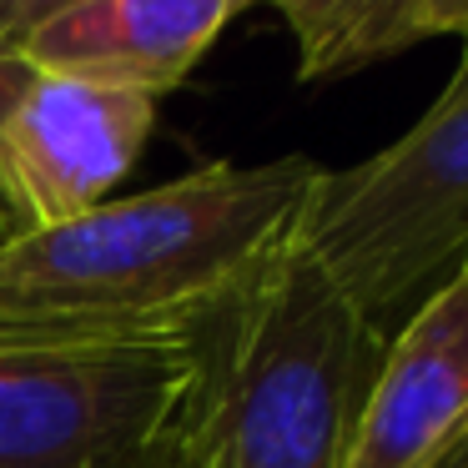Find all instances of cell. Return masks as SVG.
<instances>
[{
    "mask_svg": "<svg viewBox=\"0 0 468 468\" xmlns=\"http://www.w3.org/2000/svg\"><path fill=\"white\" fill-rule=\"evenodd\" d=\"M126 468H217L212 463V423H207V367H202L197 393L186 398V408Z\"/></svg>",
    "mask_w": 468,
    "mask_h": 468,
    "instance_id": "cell-9",
    "label": "cell"
},
{
    "mask_svg": "<svg viewBox=\"0 0 468 468\" xmlns=\"http://www.w3.org/2000/svg\"><path fill=\"white\" fill-rule=\"evenodd\" d=\"M76 5H86V0H0V41L21 46L31 31H41L46 21L76 11Z\"/></svg>",
    "mask_w": 468,
    "mask_h": 468,
    "instance_id": "cell-10",
    "label": "cell"
},
{
    "mask_svg": "<svg viewBox=\"0 0 468 468\" xmlns=\"http://www.w3.org/2000/svg\"><path fill=\"white\" fill-rule=\"evenodd\" d=\"M297 41V76L333 81L428 41L423 0H267Z\"/></svg>",
    "mask_w": 468,
    "mask_h": 468,
    "instance_id": "cell-8",
    "label": "cell"
},
{
    "mask_svg": "<svg viewBox=\"0 0 468 468\" xmlns=\"http://www.w3.org/2000/svg\"><path fill=\"white\" fill-rule=\"evenodd\" d=\"M31 81H36V66L21 56V46L0 41V126H5V116L16 112V101L31 91Z\"/></svg>",
    "mask_w": 468,
    "mask_h": 468,
    "instance_id": "cell-11",
    "label": "cell"
},
{
    "mask_svg": "<svg viewBox=\"0 0 468 468\" xmlns=\"http://www.w3.org/2000/svg\"><path fill=\"white\" fill-rule=\"evenodd\" d=\"M438 468H468V443L458 448V453H448V458H443V463H438Z\"/></svg>",
    "mask_w": 468,
    "mask_h": 468,
    "instance_id": "cell-13",
    "label": "cell"
},
{
    "mask_svg": "<svg viewBox=\"0 0 468 468\" xmlns=\"http://www.w3.org/2000/svg\"><path fill=\"white\" fill-rule=\"evenodd\" d=\"M152 126V96L36 71L0 126V242L112 202Z\"/></svg>",
    "mask_w": 468,
    "mask_h": 468,
    "instance_id": "cell-5",
    "label": "cell"
},
{
    "mask_svg": "<svg viewBox=\"0 0 468 468\" xmlns=\"http://www.w3.org/2000/svg\"><path fill=\"white\" fill-rule=\"evenodd\" d=\"M323 166L212 162L0 242V337L207 333L297 242Z\"/></svg>",
    "mask_w": 468,
    "mask_h": 468,
    "instance_id": "cell-1",
    "label": "cell"
},
{
    "mask_svg": "<svg viewBox=\"0 0 468 468\" xmlns=\"http://www.w3.org/2000/svg\"><path fill=\"white\" fill-rule=\"evenodd\" d=\"M468 443V257L383 347L343 468H438Z\"/></svg>",
    "mask_w": 468,
    "mask_h": 468,
    "instance_id": "cell-6",
    "label": "cell"
},
{
    "mask_svg": "<svg viewBox=\"0 0 468 468\" xmlns=\"http://www.w3.org/2000/svg\"><path fill=\"white\" fill-rule=\"evenodd\" d=\"M297 252L388 333L468 257V46L438 101L383 152L317 176Z\"/></svg>",
    "mask_w": 468,
    "mask_h": 468,
    "instance_id": "cell-3",
    "label": "cell"
},
{
    "mask_svg": "<svg viewBox=\"0 0 468 468\" xmlns=\"http://www.w3.org/2000/svg\"><path fill=\"white\" fill-rule=\"evenodd\" d=\"M202 367L207 333L0 337V468H126Z\"/></svg>",
    "mask_w": 468,
    "mask_h": 468,
    "instance_id": "cell-4",
    "label": "cell"
},
{
    "mask_svg": "<svg viewBox=\"0 0 468 468\" xmlns=\"http://www.w3.org/2000/svg\"><path fill=\"white\" fill-rule=\"evenodd\" d=\"M252 0H86L21 41L41 76H76L162 101Z\"/></svg>",
    "mask_w": 468,
    "mask_h": 468,
    "instance_id": "cell-7",
    "label": "cell"
},
{
    "mask_svg": "<svg viewBox=\"0 0 468 468\" xmlns=\"http://www.w3.org/2000/svg\"><path fill=\"white\" fill-rule=\"evenodd\" d=\"M383 347L388 333L292 242L207 327L212 463L343 468Z\"/></svg>",
    "mask_w": 468,
    "mask_h": 468,
    "instance_id": "cell-2",
    "label": "cell"
},
{
    "mask_svg": "<svg viewBox=\"0 0 468 468\" xmlns=\"http://www.w3.org/2000/svg\"><path fill=\"white\" fill-rule=\"evenodd\" d=\"M423 31L458 36L468 46V0H423Z\"/></svg>",
    "mask_w": 468,
    "mask_h": 468,
    "instance_id": "cell-12",
    "label": "cell"
}]
</instances>
